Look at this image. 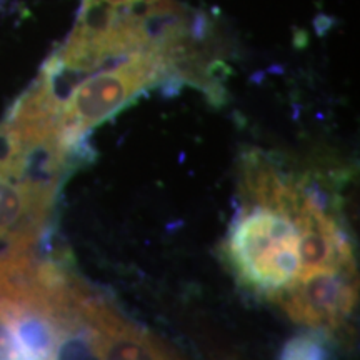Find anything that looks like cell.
Wrapping results in <instances>:
<instances>
[{
	"mask_svg": "<svg viewBox=\"0 0 360 360\" xmlns=\"http://www.w3.org/2000/svg\"><path fill=\"white\" fill-rule=\"evenodd\" d=\"M167 75L162 57L152 49L129 53L115 69L101 72L75 85L62 105L57 119V141L69 152H74L85 141L90 129L124 109L143 89L155 85Z\"/></svg>",
	"mask_w": 360,
	"mask_h": 360,
	"instance_id": "obj_1",
	"label": "cell"
},
{
	"mask_svg": "<svg viewBox=\"0 0 360 360\" xmlns=\"http://www.w3.org/2000/svg\"><path fill=\"white\" fill-rule=\"evenodd\" d=\"M299 232L289 215L259 207L233 224L227 252L238 278L272 297L299 277Z\"/></svg>",
	"mask_w": 360,
	"mask_h": 360,
	"instance_id": "obj_2",
	"label": "cell"
},
{
	"mask_svg": "<svg viewBox=\"0 0 360 360\" xmlns=\"http://www.w3.org/2000/svg\"><path fill=\"white\" fill-rule=\"evenodd\" d=\"M354 274L345 270H317L276 292L272 299L297 323L337 330L354 312L357 300Z\"/></svg>",
	"mask_w": 360,
	"mask_h": 360,
	"instance_id": "obj_3",
	"label": "cell"
},
{
	"mask_svg": "<svg viewBox=\"0 0 360 360\" xmlns=\"http://www.w3.org/2000/svg\"><path fill=\"white\" fill-rule=\"evenodd\" d=\"M52 199L20 180L0 175V238L15 233H42Z\"/></svg>",
	"mask_w": 360,
	"mask_h": 360,
	"instance_id": "obj_4",
	"label": "cell"
},
{
	"mask_svg": "<svg viewBox=\"0 0 360 360\" xmlns=\"http://www.w3.org/2000/svg\"><path fill=\"white\" fill-rule=\"evenodd\" d=\"M177 357L169 345L157 340L139 327H132L122 335L98 342L97 359H174Z\"/></svg>",
	"mask_w": 360,
	"mask_h": 360,
	"instance_id": "obj_5",
	"label": "cell"
},
{
	"mask_svg": "<svg viewBox=\"0 0 360 360\" xmlns=\"http://www.w3.org/2000/svg\"><path fill=\"white\" fill-rule=\"evenodd\" d=\"M326 332L323 328H312L309 334L297 335L283 345L282 359L287 360H312V359H326L328 350L326 347Z\"/></svg>",
	"mask_w": 360,
	"mask_h": 360,
	"instance_id": "obj_6",
	"label": "cell"
},
{
	"mask_svg": "<svg viewBox=\"0 0 360 360\" xmlns=\"http://www.w3.org/2000/svg\"><path fill=\"white\" fill-rule=\"evenodd\" d=\"M102 2H105L107 6L115 7V8H129V7H134L135 4L142 2V0H102Z\"/></svg>",
	"mask_w": 360,
	"mask_h": 360,
	"instance_id": "obj_7",
	"label": "cell"
}]
</instances>
